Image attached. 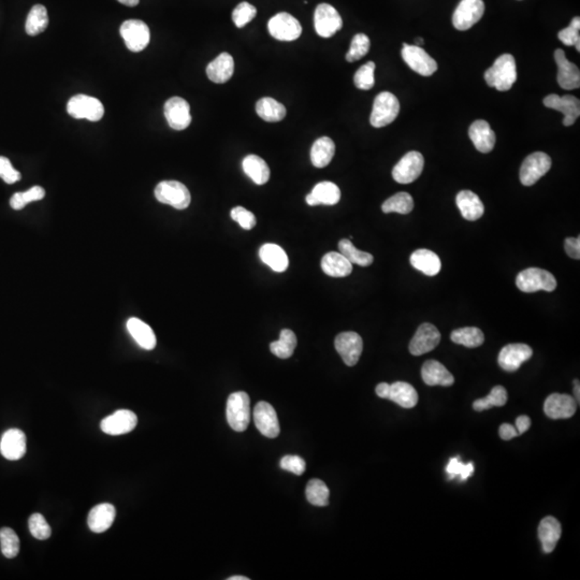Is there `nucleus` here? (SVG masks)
I'll return each mask as SVG.
<instances>
[{"mask_svg": "<svg viewBox=\"0 0 580 580\" xmlns=\"http://www.w3.org/2000/svg\"><path fill=\"white\" fill-rule=\"evenodd\" d=\"M234 61L232 55L222 53L206 67V75L216 84H224L234 75Z\"/></svg>", "mask_w": 580, "mask_h": 580, "instance_id": "393cba45", "label": "nucleus"}, {"mask_svg": "<svg viewBox=\"0 0 580 580\" xmlns=\"http://www.w3.org/2000/svg\"><path fill=\"white\" fill-rule=\"evenodd\" d=\"M469 136L476 150L487 154L493 150L496 145V134L490 127L489 122L479 120L472 124L469 130Z\"/></svg>", "mask_w": 580, "mask_h": 580, "instance_id": "b1692460", "label": "nucleus"}, {"mask_svg": "<svg viewBox=\"0 0 580 580\" xmlns=\"http://www.w3.org/2000/svg\"><path fill=\"white\" fill-rule=\"evenodd\" d=\"M118 1L122 5L128 6V7H136L140 0H118Z\"/></svg>", "mask_w": 580, "mask_h": 580, "instance_id": "69168bd1", "label": "nucleus"}, {"mask_svg": "<svg viewBox=\"0 0 580 580\" xmlns=\"http://www.w3.org/2000/svg\"><path fill=\"white\" fill-rule=\"evenodd\" d=\"M227 422L237 432L246 430L251 420V400L246 392L232 393L227 400Z\"/></svg>", "mask_w": 580, "mask_h": 580, "instance_id": "f03ea898", "label": "nucleus"}, {"mask_svg": "<svg viewBox=\"0 0 580 580\" xmlns=\"http://www.w3.org/2000/svg\"><path fill=\"white\" fill-rule=\"evenodd\" d=\"M30 533L32 536L39 541L48 540L52 534L50 524L46 522V518L41 514H34L30 516L28 520Z\"/></svg>", "mask_w": 580, "mask_h": 580, "instance_id": "3c124183", "label": "nucleus"}, {"mask_svg": "<svg viewBox=\"0 0 580 580\" xmlns=\"http://www.w3.org/2000/svg\"><path fill=\"white\" fill-rule=\"evenodd\" d=\"M228 580H250V578L245 577V576H232L228 578Z\"/></svg>", "mask_w": 580, "mask_h": 580, "instance_id": "338daca9", "label": "nucleus"}, {"mask_svg": "<svg viewBox=\"0 0 580 580\" xmlns=\"http://www.w3.org/2000/svg\"><path fill=\"white\" fill-rule=\"evenodd\" d=\"M485 4L483 0H461L453 12V24L455 30H467L483 18Z\"/></svg>", "mask_w": 580, "mask_h": 580, "instance_id": "1a4fd4ad", "label": "nucleus"}, {"mask_svg": "<svg viewBox=\"0 0 580 580\" xmlns=\"http://www.w3.org/2000/svg\"><path fill=\"white\" fill-rule=\"evenodd\" d=\"M579 390H580L579 381H578V379H576V381H574V395H575V398H576L575 400H576V401H577V404H579V401H580Z\"/></svg>", "mask_w": 580, "mask_h": 580, "instance_id": "0e129e2a", "label": "nucleus"}, {"mask_svg": "<svg viewBox=\"0 0 580 580\" xmlns=\"http://www.w3.org/2000/svg\"><path fill=\"white\" fill-rule=\"evenodd\" d=\"M297 347V336L294 331L284 329L279 334V339L270 344L271 353L281 359H287L293 356Z\"/></svg>", "mask_w": 580, "mask_h": 580, "instance_id": "ea45409f", "label": "nucleus"}, {"mask_svg": "<svg viewBox=\"0 0 580 580\" xmlns=\"http://www.w3.org/2000/svg\"><path fill=\"white\" fill-rule=\"evenodd\" d=\"M257 15V9L251 4L243 1L237 6L236 9L232 12V20L234 25L238 28H243L245 25L252 22L255 16Z\"/></svg>", "mask_w": 580, "mask_h": 580, "instance_id": "864d4df0", "label": "nucleus"}, {"mask_svg": "<svg viewBox=\"0 0 580 580\" xmlns=\"http://www.w3.org/2000/svg\"><path fill=\"white\" fill-rule=\"evenodd\" d=\"M446 473L448 475V479H453L455 477H460V481H467L469 476L473 475L474 473V463L469 462L467 465L461 462L459 457H455L449 460L448 465L446 467Z\"/></svg>", "mask_w": 580, "mask_h": 580, "instance_id": "603ef678", "label": "nucleus"}, {"mask_svg": "<svg viewBox=\"0 0 580 580\" xmlns=\"http://www.w3.org/2000/svg\"><path fill=\"white\" fill-rule=\"evenodd\" d=\"M389 389L390 385L387 383H381L377 386V395L379 396V398L382 399H387L388 395H389Z\"/></svg>", "mask_w": 580, "mask_h": 580, "instance_id": "e2e57ef3", "label": "nucleus"}, {"mask_svg": "<svg viewBox=\"0 0 580 580\" xmlns=\"http://www.w3.org/2000/svg\"><path fill=\"white\" fill-rule=\"evenodd\" d=\"M322 269L329 277H345L353 272V263L341 253L330 252L322 257Z\"/></svg>", "mask_w": 580, "mask_h": 580, "instance_id": "473e14b6", "label": "nucleus"}, {"mask_svg": "<svg viewBox=\"0 0 580 580\" xmlns=\"http://www.w3.org/2000/svg\"><path fill=\"white\" fill-rule=\"evenodd\" d=\"M305 496L312 505L324 508L329 504L330 491L324 481L320 479H310L306 485Z\"/></svg>", "mask_w": 580, "mask_h": 580, "instance_id": "c03bdc74", "label": "nucleus"}, {"mask_svg": "<svg viewBox=\"0 0 580 580\" xmlns=\"http://www.w3.org/2000/svg\"><path fill=\"white\" fill-rule=\"evenodd\" d=\"M370 42L369 37L365 34H357L351 40V48L346 54V61L349 63L359 61L369 53Z\"/></svg>", "mask_w": 580, "mask_h": 580, "instance_id": "09e8293b", "label": "nucleus"}, {"mask_svg": "<svg viewBox=\"0 0 580 580\" xmlns=\"http://www.w3.org/2000/svg\"><path fill=\"white\" fill-rule=\"evenodd\" d=\"M138 424V417L132 410H116L100 424L102 432L109 435H122L132 432Z\"/></svg>", "mask_w": 580, "mask_h": 580, "instance_id": "a211bd4d", "label": "nucleus"}, {"mask_svg": "<svg viewBox=\"0 0 580 580\" xmlns=\"http://www.w3.org/2000/svg\"><path fill=\"white\" fill-rule=\"evenodd\" d=\"M336 154V144L329 137H322L310 149V161L316 168H324Z\"/></svg>", "mask_w": 580, "mask_h": 580, "instance_id": "c9c22d12", "label": "nucleus"}, {"mask_svg": "<svg viewBox=\"0 0 580 580\" xmlns=\"http://www.w3.org/2000/svg\"><path fill=\"white\" fill-rule=\"evenodd\" d=\"M314 26L318 36L330 38L342 28L343 20L336 8L329 4H320L314 14Z\"/></svg>", "mask_w": 580, "mask_h": 580, "instance_id": "ddd939ff", "label": "nucleus"}, {"mask_svg": "<svg viewBox=\"0 0 580 580\" xmlns=\"http://www.w3.org/2000/svg\"><path fill=\"white\" fill-rule=\"evenodd\" d=\"M267 30L273 38L279 41H295L302 34L299 20L286 12L273 16L267 23Z\"/></svg>", "mask_w": 580, "mask_h": 580, "instance_id": "f8f14e48", "label": "nucleus"}, {"mask_svg": "<svg viewBox=\"0 0 580 580\" xmlns=\"http://www.w3.org/2000/svg\"><path fill=\"white\" fill-rule=\"evenodd\" d=\"M402 58L412 70L424 77H430L438 70V63L422 46L404 44Z\"/></svg>", "mask_w": 580, "mask_h": 580, "instance_id": "9b49d317", "label": "nucleus"}, {"mask_svg": "<svg viewBox=\"0 0 580 580\" xmlns=\"http://www.w3.org/2000/svg\"><path fill=\"white\" fill-rule=\"evenodd\" d=\"M551 163V158L546 153L535 152L529 155L520 168V181L522 185H534L550 170Z\"/></svg>", "mask_w": 580, "mask_h": 580, "instance_id": "6e6552de", "label": "nucleus"}, {"mask_svg": "<svg viewBox=\"0 0 580 580\" xmlns=\"http://www.w3.org/2000/svg\"><path fill=\"white\" fill-rule=\"evenodd\" d=\"M44 196H46V191L41 186H34L24 193L14 194L10 199V206L12 209L18 211V210L24 209L30 202L44 199Z\"/></svg>", "mask_w": 580, "mask_h": 580, "instance_id": "49530a36", "label": "nucleus"}, {"mask_svg": "<svg viewBox=\"0 0 580 580\" xmlns=\"http://www.w3.org/2000/svg\"><path fill=\"white\" fill-rule=\"evenodd\" d=\"M341 199V191L332 182H320L315 185L312 193L306 196V203L310 206H334Z\"/></svg>", "mask_w": 580, "mask_h": 580, "instance_id": "a878e982", "label": "nucleus"}, {"mask_svg": "<svg viewBox=\"0 0 580 580\" xmlns=\"http://www.w3.org/2000/svg\"><path fill=\"white\" fill-rule=\"evenodd\" d=\"M256 112L259 118L269 122H281L286 116L284 105L270 97L261 98L257 102Z\"/></svg>", "mask_w": 580, "mask_h": 580, "instance_id": "4c0bfd02", "label": "nucleus"}, {"mask_svg": "<svg viewBox=\"0 0 580 580\" xmlns=\"http://www.w3.org/2000/svg\"><path fill=\"white\" fill-rule=\"evenodd\" d=\"M516 285L524 293H536L540 290L551 293L557 288V279L544 269L529 267L518 275Z\"/></svg>", "mask_w": 580, "mask_h": 580, "instance_id": "7ed1b4c3", "label": "nucleus"}, {"mask_svg": "<svg viewBox=\"0 0 580 580\" xmlns=\"http://www.w3.org/2000/svg\"><path fill=\"white\" fill-rule=\"evenodd\" d=\"M281 467L296 475H302L305 472L306 463L299 455H285L282 458Z\"/></svg>", "mask_w": 580, "mask_h": 580, "instance_id": "4d7b16f0", "label": "nucleus"}, {"mask_svg": "<svg viewBox=\"0 0 580 580\" xmlns=\"http://www.w3.org/2000/svg\"><path fill=\"white\" fill-rule=\"evenodd\" d=\"M577 410L575 398L569 395L553 393L544 404L545 414L551 420H567L573 417Z\"/></svg>", "mask_w": 580, "mask_h": 580, "instance_id": "412c9836", "label": "nucleus"}, {"mask_svg": "<svg viewBox=\"0 0 580 580\" xmlns=\"http://www.w3.org/2000/svg\"><path fill=\"white\" fill-rule=\"evenodd\" d=\"M127 330L130 336L136 341L139 346L146 351H152L156 347V336L154 331L139 318H130L127 322Z\"/></svg>", "mask_w": 580, "mask_h": 580, "instance_id": "2f4dec72", "label": "nucleus"}, {"mask_svg": "<svg viewBox=\"0 0 580 580\" xmlns=\"http://www.w3.org/2000/svg\"><path fill=\"white\" fill-rule=\"evenodd\" d=\"M388 400L395 402L404 408H415L418 402V393L415 388L405 382H396L390 385Z\"/></svg>", "mask_w": 580, "mask_h": 580, "instance_id": "f704fd0d", "label": "nucleus"}, {"mask_svg": "<svg viewBox=\"0 0 580 580\" xmlns=\"http://www.w3.org/2000/svg\"><path fill=\"white\" fill-rule=\"evenodd\" d=\"M441 342V334L434 324L424 322L420 324L415 336L410 343V353L412 356H422L430 353Z\"/></svg>", "mask_w": 580, "mask_h": 580, "instance_id": "2eb2a0df", "label": "nucleus"}, {"mask_svg": "<svg viewBox=\"0 0 580 580\" xmlns=\"http://www.w3.org/2000/svg\"><path fill=\"white\" fill-rule=\"evenodd\" d=\"M243 170L257 185H263L270 179V168L267 163L257 155H248L243 159Z\"/></svg>", "mask_w": 580, "mask_h": 580, "instance_id": "e433bc0d", "label": "nucleus"}, {"mask_svg": "<svg viewBox=\"0 0 580 580\" xmlns=\"http://www.w3.org/2000/svg\"><path fill=\"white\" fill-rule=\"evenodd\" d=\"M578 238H567L565 240V252L571 258L580 259V240Z\"/></svg>", "mask_w": 580, "mask_h": 580, "instance_id": "bf43d9fd", "label": "nucleus"}, {"mask_svg": "<svg viewBox=\"0 0 580 580\" xmlns=\"http://www.w3.org/2000/svg\"><path fill=\"white\" fill-rule=\"evenodd\" d=\"M67 112L71 118L77 120L87 118L91 122H98L105 114V108L97 98L87 95H75L69 100Z\"/></svg>", "mask_w": 580, "mask_h": 580, "instance_id": "423d86ee", "label": "nucleus"}, {"mask_svg": "<svg viewBox=\"0 0 580 580\" xmlns=\"http://www.w3.org/2000/svg\"><path fill=\"white\" fill-rule=\"evenodd\" d=\"M374 72L375 64L373 61H369V63L360 67L354 77V83L357 89L369 91L374 87Z\"/></svg>", "mask_w": 580, "mask_h": 580, "instance_id": "8fccbe9b", "label": "nucleus"}, {"mask_svg": "<svg viewBox=\"0 0 580 580\" xmlns=\"http://www.w3.org/2000/svg\"><path fill=\"white\" fill-rule=\"evenodd\" d=\"M485 80L490 87L500 92L510 91L517 81L516 61L510 54L498 57L492 67L485 72Z\"/></svg>", "mask_w": 580, "mask_h": 580, "instance_id": "f257e3e1", "label": "nucleus"}, {"mask_svg": "<svg viewBox=\"0 0 580 580\" xmlns=\"http://www.w3.org/2000/svg\"><path fill=\"white\" fill-rule=\"evenodd\" d=\"M120 32L132 52H141L150 44V28L142 20H125L120 26Z\"/></svg>", "mask_w": 580, "mask_h": 580, "instance_id": "0eeeda50", "label": "nucleus"}, {"mask_svg": "<svg viewBox=\"0 0 580 580\" xmlns=\"http://www.w3.org/2000/svg\"><path fill=\"white\" fill-rule=\"evenodd\" d=\"M334 346L345 365L354 367L362 354L363 341L358 334L348 331V332H342L336 336Z\"/></svg>", "mask_w": 580, "mask_h": 580, "instance_id": "4468645a", "label": "nucleus"}, {"mask_svg": "<svg viewBox=\"0 0 580 580\" xmlns=\"http://www.w3.org/2000/svg\"><path fill=\"white\" fill-rule=\"evenodd\" d=\"M259 257L263 263L272 269L275 272H284L287 270L289 260L287 254L281 246L272 243L263 245L259 250Z\"/></svg>", "mask_w": 580, "mask_h": 580, "instance_id": "72a5a7b5", "label": "nucleus"}, {"mask_svg": "<svg viewBox=\"0 0 580 580\" xmlns=\"http://www.w3.org/2000/svg\"><path fill=\"white\" fill-rule=\"evenodd\" d=\"M0 547L8 559H13L20 553V538L12 529H0Z\"/></svg>", "mask_w": 580, "mask_h": 580, "instance_id": "de8ad7c7", "label": "nucleus"}, {"mask_svg": "<svg viewBox=\"0 0 580 580\" xmlns=\"http://www.w3.org/2000/svg\"><path fill=\"white\" fill-rule=\"evenodd\" d=\"M254 422L256 428L265 438L275 439L279 436V422L275 408L267 402H259L254 408Z\"/></svg>", "mask_w": 580, "mask_h": 580, "instance_id": "f3484780", "label": "nucleus"}, {"mask_svg": "<svg viewBox=\"0 0 580 580\" xmlns=\"http://www.w3.org/2000/svg\"><path fill=\"white\" fill-rule=\"evenodd\" d=\"M49 25L48 11L42 5H36L32 8L26 20L25 30L30 36L44 32Z\"/></svg>", "mask_w": 580, "mask_h": 580, "instance_id": "a19ab883", "label": "nucleus"}, {"mask_svg": "<svg viewBox=\"0 0 580 580\" xmlns=\"http://www.w3.org/2000/svg\"><path fill=\"white\" fill-rule=\"evenodd\" d=\"M531 427V420L528 416L522 415L516 420V430L518 434H524Z\"/></svg>", "mask_w": 580, "mask_h": 580, "instance_id": "680f3d73", "label": "nucleus"}, {"mask_svg": "<svg viewBox=\"0 0 580 580\" xmlns=\"http://www.w3.org/2000/svg\"><path fill=\"white\" fill-rule=\"evenodd\" d=\"M26 435L18 429H10L4 433L0 441V453L8 460L15 461L23 458L26 453Z\"/></svg>", "mask_w": 580, "mask_h": 580, "instance_id": "5701e85b", "label": "nucleus"}, {"mask_svg": "<svg viewBox=\"0 0 580 580\" xmlns=\"http://www.w3.org/2000/svg\"><path fill=\"white\" fill-rule=\"evenodd\" d=\"M555 59L557 65V83H559V85L562 89H567V91L579 89V68L567 58L565 51L561 50V49L555 51Z\"/></svg>", "mask_w": 580, "mask_h": 580, "instance_id": "4be33fe9", "label": "nucleus"}, {"mask_svg": "<svg viewBox=\"0 0 580 580\" xmlns=\"http://www.w3.org/2000/svg\"><path fill=\"white\" fill-rule=\"evenodd\" d=\"M450 339L455 344L463 345L469 348L481 346L485 341L483 331L476 327L457 329L451 332Z\"/></svg>", "mask_w": 580, "mask_h": 580, "instance_id": "58836bf2", "label": "nucleus"}, {"mask_svg": "<svg viewBox=\"0 0 580 580\" xmlns=\"http://www.w3.org/2000/svg\"><path fill=\"white\" fill-rule=\"evenodd\" d=\"M508 391L503 386H496L489 395L483 399L476 400L473 403V408L476 412H483L494 406H504L508 402Z\"/></svg>", "mask_w": 580, "mask_h": 580, "instance_id": "a18cd8bd", "label": "nucleus"}, {"mask_svg": "<svg viewBox=\"0 0 580 580\" xmlns=\"http://www.w3.org/2000/svg\"><path fill=\"white\" fill-rule=\"evenodd\" d=\"M0 177L7 184H14L22 179V175L13 168L7 157L0 156Z\"/></svg>", "mask_w": 580, "mask_h": 580, "instance_id": "13d9d810", "label": "nucleus"}, {"mask_svg": "<svg viewBox=\"0 0 580 580\" xmlns=\"http://www.w3.org/2000/svg\"><path fill=\"white\" fill-rule=\"evenodd\" d=\"M416 44H417V46H422V44H424V40H422V38H417Z\"/></svg>", "mask_w": 580, "mask_h": 580, "instance_id": "774afa93", "label": "nucleus"}, {"mask_svg": "<svg viewBox=\"0 0 580 580\" xmlns=\"http://www.w3.org/2000/svg\"><path fill=\"white\" fill-rule=\"evenodd\" d=\"M410 265L428 277L439 275L442 267L440 257L434 252L426 248L415 251L410 256Z\"/></svg>", "mask_w": 580, "mask_h": 580, "instance_id": "c756f323", "label": "nucleus"}, {"mask_svg": "<svg viewBox=\"0 0 580 580\" xmlns=\"http://www.w3.org/2000/svg\"><path fill=\"white\" fill-rule=\"evenodd\" d=\"M165 120L175 130H184L191 125V107L189 102L181 97H172L167 100L163 108Z\"/></svg>", "mask_w": 580, "mask_h": 580, "instance_id": "dca6fc26", "label": "nucleus"}, {"mask_svg": "<svg viewBox=\"0 0 580 580\" xmlns=\"http://www.w3.org/2000/svg\"><path fill=\"white\" fill-rule=\"evenodd\" d=\"M424 159L420 152L412 151L402 157L392 170V177L400 184H410L416 181L424 170Z\"/></svg>", "mask_w": 580, "mask_h": 580, "instance_id": "9d476101", "label": "nucleus"}, {"mask_svg": "<svg viewBox=\"0 0 580 580\" xmlns=\"http://www.w3.org/2000/svg\"><path fill=\"white\" fill-rule=\"evenodd\" d=\"M400 102L393 94L383 92L375 98L370 122L375 128L385 127L399 115Z\"/></svg>", "mask_w": 580, "mask_h": 580, "instance_id": "20e7f679", "label": "nucleus"}, {"mask_svg": "<svg viewBox=\"0 0 580 580\" xmlns=\"http://www.w3.org/2000/svg\"><path fill=\"white\" fill-rule=\"evenodd\" d=\"M339 251L343 256L346 257L353 265H361V267H367L372 265L374 258L370 253L362 252V251L357 250L355 245L351 243L348 239H342L339 242Z\"/></svg>", "mask_w": 580, "mask_h": 580, "instance_id": "37998d69", "label": "nucleus"}, {"mask_svg": "<svg viewBox=\"0 0 580 580\" xmlns=\"http://www.w3.org/2000/svg\"><path fill=\"white\" fill-rule=\"evenodd\" d=\"M155 197L160 203L169 204L177 210H185L191 201V193L177 181L160 182L155 189Z\"/></svg>", "mask_w": 580, "mask_h": 580, "instance_id": "39448f33", "label": "nucleus"}, {"mask_svg": "<svg viewBox=\"0 0 580 580\" xmlns=\"http://www.w3.org/2000/svg\"><path fill=\"white\" fill-rule=\"evenodd\" d=\"M232 220H236L243 229L251 230L256 226V218L252 212L244 209L243 206H236L230 212Z\"/></svg>", "mask_w": 580, "mask_h": 580, "instance_id": "6e6d98bb", "label": "nucleus"}, {"mask_svg": "<svg viewBox=\"0 0 580 580\" xmlns=\"http://www.w3.org/2000/svg\"><path fill=\"white\" fill-rule=\"evenodd\" d=\"M500 436H501L502 440L504 441H510L512 439L516 438L518 436V432H517L516 428L512 424H503L499 429Z\"/></svg>", "mask_w": 580, "mask_h": 580, "instance_id": "052dcab7", "label": "nucleus"}, {"mask_svg": "<svg viewBox=\"0 0 580 580\" xmlns=\"http://www.w3.org/2000/svg\"><path fill=\"white\" fill-rule=\"evenodd\" d=\"M115 516L116 510L112 504H99L89 512V519H87L89 528L94 533L105 532L108 529L111 528L115 520Z\"/></svg>", "mask_w": 580, "mask_h": 580, "instance_id": "cd10ccee", "label": "nucleus"}, {"mask_svg": "<svg viewBox=\"0 0 580 580\" xmlns=\"http://www.w3.org/2000/svg\"><path fill=\"white\" fill-rule=\"evenodd\" d=\"M461 215L469 222H475L484 215L485 208L479 196L471 191H462L455 198Z\"/></svg>", "mask_w": 580, "mask_h": 580, "instance_id": "c85d7f7f", "label": "nucleus"}, {"mask_svg": "<svg viewBox=\"0 0 580 580\" xmlns=\"http://www.w3.org/2000/svg\"><path fill=\"white\" fill-rule=\"evenodd\" d=\"M422 377L424 384L428 386L448 387L455 383V379L450 372L436 360H428L424 363Z\"/></svg>", "mask_w": 580, "mask_h": 580, "instance_id": "bb28decb", "label": "nucleus"}, {"mask_svg": "<svg viewBox=\"0 0 580 580\" xmlns=\"http://www.w3.org/2000/svg\"><path fill=\"white\" fill-rule=\"evenodd\" d=\"M580 18H574L572 20L571 25L569 27L561 30L557 34L561 42L565 46H575L576 44L580 42Z\"/></svg>", "mask_w": 580, "mask_h": 580, "instance_id": "5fc2aeb1", "label": "nucleus"}, {"mask_svg": "<svg viewBox=\"0 0 580 580\" xmlns=\"http://www.w3.org/2000/svg\"><path fill=\"white\" fill-rule=\"evenodd\" d=\"M414 209V200L408 193H398L386 200L382 206L384 213L408 214Z\"/></svg>", "mask_w": 580, "mask_h": 580, "instance_id": "79ce46f5", "label": "nucleus"}, {"mask_svg": "<svg viewBox=\"0 0 580 580\" xmlns=\"http://www.w3.org/2000/svg\"><path fill=\"white\" fill-rule=\"evenodd\" d=\"M561 533L562 529L560 522H557L555 517H545L541 522L538 527V537L545 553H551L555 550L557 542L560 540Z\"/></svg>", "mask_w": 580, "mask_h": 580, "instance_id": "7c9ffc66", "label": "nucleus"}, {"mask_svg": "<svg viewBox=\"0 0 580 580\" xmlns=\"http://www.w3.org/2000/svg\"><path fill=\"white\" fill-rule=\"evenodd\" d=\"M545 107L557 110L565 114L563 125L569 127L577 120L580 115V101L578 98L571 95L560 96L551 94L544 99Z\"/></svg>", "mask_w": 580, "mask_h": 580, "instance_id": "aec40b11", "label": "nucleus"}, {"mask_svg": "<svg viewBox=\"0 0 580 580\" xmlns=\"http://www.w3.org/2000/svg\"><path fill=\"white\" fill-rule=\"evenodd\" d=\"M532 355V348L529 345L522 343L508 344L500 351L498 362L504 371L515 372L522 367V363L528 361Z\"/></svg>", "mask_w": 580, "mask_h": 580, "instance_id": "6ab92c4d", "label": "nucleus"}]
</instances>
